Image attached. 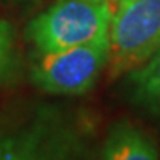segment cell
<instances>
[{
  "instance_id": "ba28073f",
  "label": "cell",
  "mask_w": 160,
  "mask_h": 160,
  "mask_svg": "<svg viewBox=\"0 0 160 160\" xmlns=\"http://www.w3.org/2000/svg\"><path fill=\"white\" fill-rule=\"evenodd\" d=\"M97 2H106V3H110V5H113V7H116L121 0H97Z\"/></svg>"
},
{
  "instance_id": "8992f818",
  "label": "cell",
  "mask_w": 160,
  "mask_h": 160,
  "mask_svg": "<svg viewBox=\"0 0 160 160\" xmlns=\"http://www.w3.org/2000/svg\"><path fill=\"white\" fill-rule=\"evenodd\" d=\"M126 83L134 105L160 119V49L147 62L126 74Z\"/></svg>"
},
{
  "instance_id": "6da1fadb",
  "label": "cell",
  "mask_w": 160,
  "mask_h": 160,
  "mask_svg": "<svg viewBox=\"0 0 160 160\" xmlns=\"http://www.w3.org/2000/svg\"><path fill=\"white\" fill-rule=\"evenodd\" d=\"M113 10L97 0H56L28 25V38L39 54L106 39Z\"/></svg>"
},
{
  "instance_id": "5b68a950",
  "label": "cell",
  "mask_w": 160,
  "mask_h": 160,
  "mask_svg": "<svg viewBox=\"0 0 160 160\" xmlns=\"http://www.w3.org/2000/svg\"><path fill=\"white\" fill-rule=\"evenodd\" d=\"M100 160H160V149L154 136L141 126L118 121L105 137Z\"/></svg>"
},
{
  "instance_id": "277c9868",
  "label": "cell",
  "mask_w": 160,
  "mask_h": 160,
  "mask_svg": "<svg viewBox=\"0 0 160 160\" xmlns=\"http://www.w3.org/2000/svg\"><path fill=\"white\" fill-rule=\"evenodd\" d=\"M0 160H87V142L64 118L44 114L0 137Z\"/></svg>"
},
{
  "instance_id": "52a82bcc",
  "label": "cell",
  "mask_w": 160,
  "mask_h": 160,
  "mask_svg": "<svg viewBox=\"0 0 160 160\" xmlns=\"http://www.w3.org/2000/svg\"><path fill=\"white\" fill-rule=\"evenodd\" d=\"M18 65L15 51V36L10 23L0 20V82L10 78Z\"/></svg>"
},
{
  "instance_id": "3957f363",
  "label": "cell",
  "mask_w": 160,
  "mask_h": 160,
  "mask_svg": "<svg viewBox=\"0 0 160 160\" xmlns=\"http://www.w3.org/2000/svg\"><path fill=\"white\" fill-rule=\"evenodd\" d=\"M110 61V38L56 52L39 54L31 70L33 83L61 97L87 93Z\"/></svg>"
},
{
  "instance_id": "7a4b0ae2",
  "label": "cell",
  "mask_w": 160,
  "mask_h": 160,
  "mask_svg": "<svg viewBox=\"0 0 160 160\" xmlns=\"http://www.w3.org/2000/svg\"><path fill=\"white\" fill-rule=\"evenodd\" d=\"M111 78L129 74L160 49V0H121L110 23Z\"/></svg>"
}]
</instances>
